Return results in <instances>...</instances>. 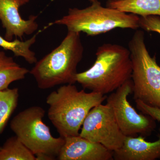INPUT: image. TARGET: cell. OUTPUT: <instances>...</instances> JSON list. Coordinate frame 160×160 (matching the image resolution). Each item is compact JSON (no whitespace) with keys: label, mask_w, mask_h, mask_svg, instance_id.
I'll return each mask as SVG.
<instances>
[{"label":"cell","mask_w":160,"mask_h":160,"mask_svg":"<svg viewBox=\"0 0 160 160\" xmlns=\"http://www.w3.org/2000/svg\"><path fill=\"white\" fill-rule=\"evenodd\" d=\"M106 98L94 92L78 90L73 84L63 85L46 98L48 117L61 137L78 136L89 111Z\"/></svg>","instance_id":"cell-1"},{"label":"cell","mask_w":160,"mask_h":160,"mask_svg":"<svg viewBox=\"0 0 160 160\" xmlns=\"http://www.w3.org/2000/svg\"><path fill=\"white\" fill-rule=\"evenodd\" d=\"M96 59L89 69L76 75L84 89L103 95L111 93L131 79L132 66L129 49L106 43L98 48Z\"/></svg>","instance_id":"cell-2"},{"label":"cell","mask_w":160,"mask_h":160,"mask_svg":"<svg viewBox=\"0 0 160 160\" xmlns=\"http://www.w3.org/2000/svg\"><path fill=\"white\" fill-rule=\"evenodd\" d=\"M84 47L80 32L68 31L61 44L44 57L29 73L40 89H50L62 84H74L77 67L82 61Z\"/></svg>","instance_id":"cell-3"},{"label":"cell","mask_w":160,"mask_h":160,"mask_svg":"<svg viewBox=\"0 0 160 160\" xmlns=\"http://www.w3.org/2000/svg\"><path fill=\"white\" fill-rule=\"evenodd\" d=\"M140 17L118 9L103 7L98 0L86 8H70L68 14L49 24L63 25L68 31L95 36L116 29H138Z\"/></svg>","instance_id":"cell-4"},{"label":"cell","mask_w":160,"mask_h":160,"mask_svg":"<svg viewBox=\"0 0 160 160\" xmlns=\"http://www.w3.org/2000/svg\"><path fill=\"white\" fill-rule=\"evenodd\" d=\"M45 111L34 106L20 112L10 122L11 130L36 157V160L57 158L65 142L62 137H53L50 129L44 123Z\"/></svg>","instance_id":"cell-5"},{"label":"cell","mask_w":160,"mask_h":160,"mask_svg":"<svg viewBox=\"0 0 160 160\" xmlns=\"http://www.w3.org/2000/svg\"><path fill=\"white\" fill-rule=\"evenodd\" d=\"M128 46L135 101L160 109V66L147 50L144 32L137 29Z\"/></svg>","instance_id":"cell-6"},{"label":"cell","mask_w":160,"mask_h":160,"mask_svg":"<svg viewBox=\"0 0 160 160\" xmlns=\"http://www.w3.org/2000/svg\"><path fill=\"white\" fill-rule=\"evenodd\" d=\"M132 92L131 79L107 97L106 104L112 109L119 127L126 136L150 135L156 127V121L147 115L138 113L130 105L128 97Z\"/></svg>","instance_id":"cell-7"},{"label":"cell","mask_w":160,"mask_h":160,"mask_svg":"<svg viewBox=\"0 0 160 160\" xmlns=\"http://www.w3.org/2000/svg\"><path fill=\"white\" fill-rule=\"evenodd\" d=\"M82 126L80 136L99 143L112 152L121 147L126 138L119 127L112 109L107 104L93 107Z\"/></svg>","instance_id":"cell-8"},{"label":"cell","mask_w":160,"mask_h":160,"mask_svg":"<svg viewBox=\"0 0 160 160\" xmlns=\"http://www.w3.org/2000/svg\"><path fill=\"white\" fill-rule=\"evenodd\" d=\"M30 0H0V22L5 29L4 38L9 41L13 38L22 40L25 35H29L38 27V16L30 15L28 20L23 19L19 8L29 2Z\"/></svg>","instance_id":"cell-9"},{"label":"cell","mask_w":160,"mask_h":160,"mask_svg":"<svg viewBox=\"0 0 160 160\" xmlns=\"http://www.w3.org/2000/svg\"><path fill=\"white\" fill-rule=\"evenodd\" d=\"M57 158L60 160H112L113 152L99 143L79 135L65 138Z\"/></svg>","instance_id":"cell-10"},{"label":"cell","mask_w":160,"mask_h":160,"mask_svg":"<svg viewBox=\"0 0 160 160\" xmlns=\"http://www.w3.org/2000/svg\"><path fill=\"white\" fill-rule=\"evenodd\" d=\"M113 160H155L160 159V128L158 139L147 142L143 136H126L123 144L113 152Z\"/></svg>","instance_id":"cell-11"},{"label":"cell","mask_w":160,"mask_h":160,"mask_svg":"<svg viewBox=\"0 0 160 160\" xmlns=\"http://www.w3.org/2000/svg\"><path fill=\"white\" fill-rule=\"evenodd\" d=\"M106 6L118 9L126 13L140 17L150 15L160 17V0H126L110 2Z\"/></svg>","instance_id":"cell-12"},{"label":"cell","mask_w":160,"mask_h":160,"mask_svg":"<svg viewBox=\"0 0 160 160\" xmlns=\"http://www.w3.org/2000/svg\"><path fill=\"white\" fill-rule=\"evenodd\" d=\"M29 72L28 69L20 66L13 58L0 50V90L8 89L13 82L24 79Z\"/></svg>","instance_id":"cell-13"},{"label":"cell","mask_w":160,"mask_h":160,"mask_svg":"<svg viewBox=\"0 0 160 160\" xmlns=\"http://www.w3.org/2000/svg\"><path fill=\"white\" fill-rule=\"evenodd\" d=\"M38 34L25 41L18 38L9 41L0 35V47L5 50L12 52L14 56L23 58L29 64H35L38 62L37 58L35 53L32 51L30 47L36 42Z\"/></svg>","instance_id":"cell-14"},{"label":"cell","mask_w":160,"mask_h":160,"mask_svg":"<svg viewBox=\"0 0 160 160\" xmlns=\"http://www.w3.org/2000/svg\"><path fill=\"white\" fill-rule=\"evenodd\" d=\"M0 160H36V157L15 135L1 147Z\"/></svg>","instance_id":"cell-15"},{"label":"cell","mask_w":160,"mask_h":160,"mask_svg":"<svg viewBox=\"0 0 160 160\" xmlns=\"http://www.w3.org/2000/svg\"><path fill=\"white\" fill-rule=\"evenodd\" d=\"M17 88L0 90V134L3 132L10 117L18 106Z\"/></svg>","instance_id":"cell-16"},{"label":"cell","mask_w":160,"mask_h":160,"mask_svg":"<svg viewBox=\"0 0 160 160\" xmlns=\"http://www.w3.org/2000/svg\"><path fill=\"white\" fill-rule=\"evenodd\" d=\"M139 27L149 32H155L160 35V17L150 15L140 17Z\"/></svg>","instance_id":"cell-17"},{"label":"cell","mask_w":160,"mask_h":160,"mask_svg":"<svg viewBox=\"0 0 160 160\" xmlns=\"http://www.w3.org/2000/svg\"><path fill=\"white\" fill-rule=\"evenodd\" d=\"M137 108L143 114L147 115L160 122V109L146 105L140 101H135Z\"/></svg>","instance_id":"cell-18"},{"label":"cell","mask_w":160,"mask_h":160,"mask_svg":"<svg viewBox=\"0 0 160 160\" xmlns=\"http://www.w3.org/2000/svg\"><path fill=\"white\" fill-rule=\"evenodd\" d=\"M126 1V0H108V1L110 2H118V1Z\"/></svg>","instance_id":"cell-19"},{"label":"cell","mask_w":160,"mask_h":160,"mask_svg":"<svg viewBox=\"0 0 160 160\" xmlns=\"http://www.w3.org/2000/svg\"><path fill=\"white\" fill-rule=\"evenodd\" d=\"M88 1L92 3L94 2H96V1H97V0H88Z\"/></svg>","instance_id":"cell-20"},{"label":"cell","mask_w":160,"mask_h":160,"mask_svg":"<svg viewBox=\"0 0 160 160\" xmlns=\"http://www.w3.org/2000/svg\"><path fill=\"white\" fill-rule=\"evenodd\" d=\"M1 147H0V149H1Z\"/></svg>","instance_id":"cell-21"}]
</instances>
